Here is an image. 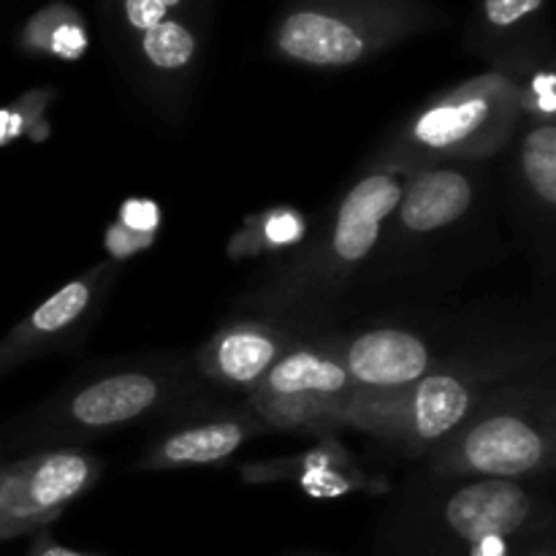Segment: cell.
<instances>
[{
    "label": "cell",
    "instance_id": "obj_1",
    "mask_svg": "<svg viewBox=\"0 0 556 556\" xmlns=\"http://www.w3.org/2000/svg\"><path fill=\"white\" fill-rule=\"evenodd\" d=\"M410 174L375 168L340 201L329 231L275 271L248 304L269 313H293L329 302L372 255Z\"/></svg>",
    "mask_w": 556,
    "mask_h": 556
},
{
    "label": "cell",
    "instance_id": "obj_11",
    "mask_svg": "<svg viewBox=\"0 0 556 556\" xmlns=\"http://www.w3.org/2000/svg\"><path fill=\"white\" fill-rule=\"evenodd\" d=\"M293 348L291 337L266 320L223 326L195 353L201 375L226 389L253 391L264 375Z\"/></svg>",
    "mask_w": 556,
    "mask_h": 556
},
{
    "label": "cell",
    "instance_id": "obj_14",
    "mask_svg": "<svg viewBox=\"0 0 556 556\" xmlns=\"http://www.w3.org/2000/svg\"><path fill=\"white\" fill-rule=\"evenodd\" d=\"M476 199V185L459 168H418L407 177L394 220L407 237L440 231L459 220Z\"/></svg>",
    "mask_w": 556,
    "mask_h": 556
},
{
    "label": "cell",
    "instance_id": "obj_20",
    "mask_svg": "<svg viewBox=\"0 0 556 556\" xmlns=\"http://www.w3.org/2000/svg\"><path fill=\"white\" fill-rule=\"evenodd\" d=\"M117 223L130 231L144 233V237H155L157 228H161V210L150 199H128L119 206Z\"/></svg>",
    "mask_w": 556,
    "mask_h": 556
},
{
    "label": "cell",
    "instance_id": "obj_24",
    "mask_svg": "<svg viewBox=\"0 0 556 556\" xmlns=\"http://www.w3.org/2000/svg\"><path fill=\"white\" fill-rule=\"evenodd\" d=\"M30 556H85V554H76V552H68V548H63V546H54L47 535H41L36 541V546L30 548Z\"/></svg>",
    "mask_w": 556,
    "mask_h": 556
},
{
    "label": "cell",
    "instance_id": "obj_13",
    "mask_svg": "<svg viewBox=\"0 0 556 556\" xmlns=\"http://www.w3.org/2000/svg\"><path fill=\"white\" fill-rule=\"evenodd\" d=\"M258 432H264V424L255 416H248V413H233V416H217L199 424H188V427L174 429L172 434L157 440L141 456L136 470L168 472L217 465V462L231 459Z\"/></svg>",
    "mask_w": 556,
    "mask_h": 556
},
{
    "label": "cell",
    "instance_id": "obj_15",
    "mask_svg": "<svg viewBox=\"0 0 556 556\" xmlns=\"http://www.w3.org/2000/svg\"><path fill=\"white\" fill-rule=\"evenodd\" d=\"M277 49L315 68H345L369 54L362 27L324 11H296L277 30Z\"/></svg>",
    "mask_w": 556,
    "mask_h": 556
},
{
    "label": "cell",
    "instance_id": "obj_3",
    "mask_svg": "<svg viewBox=\"0 0 556 556\" xmlns=\"http://www.w3.org/2000/svg\"><path fill=\"white\" fill-rule=\"evenodd\" d=\"M521 87L486 74L424 106L383 155V168L418 172L438 161H478L503 150L521 123Z\"/></svg>",
    "mask_w": 556,
    "mask_h": 556
},
{
    "label": "cell",
    "instance_id": "obj_19",
    "mask_svg": "<svg viewBox=\"0 0 556 556\" xmlns=\"http://www.w3.org/2000/svg\"><path fill=\"white\" fill-rule=\"evenodd\" d=\"M25 43L33 49H41V52H52L58 58L76 60L87 47V38L81 25H76L74 16L68 20H52V11H43L36 20L27 25L25 30Z\"/></svg>",
    "mask_w": 556,
    "mask_h": 556
},
{
    "label": "cell",
    "instance_id": "obj_8",
    "mask_svg": "<svg viewBox=\"0 0 556 556\" xmlns=\"http://www.w3.org/2000/svg\"><path fill=\"white\" fill-rule=\"evenodd\" d=\"M538 497L519 481H470L445 503V525L470 556H510V543L535 525Z\"/></svg>",
    "mask_w": 556,
    "mask_h": 556
},
{
    "label": "cell",
    "instance_id": "obj_12",
    "mask_svg": "<svg viewBox=\"0 0 556 556\" xmlns=\"http://www.w3.org/2000/svg\"><path fill=\"white\" fill-rule=\"evenodd\" d=\"M242 478L248 483H296L304 494L315 500H337L356 492L380 494L389 489L386 481L364 472L351 456V451L342 448L331 434H326L315 448L299 456L244 465Z\"/></svg>",
    "mask_w": 556,
    "mask_h": 556
},
{
    "label": "cell",
    "instance_id": "obj_26",
    "mask_svg": "<svg viewBox=\"0 0 556 556\" xmlns=\"http://www.w3.org/2000/svg\"><path fill=\"white\" fill-rule=\"evenodd\" d=\"M525 556H554L552 552H530V554H525Z\"/></svg>",
    "mask_w": 556,
    "mask_h": 556
},
{
    "label": "cell",
    "instance_id": "obj_21",
    "mask_svg": "<svg viewBox=\"0 0 556 556\" xmlns=\"http://www.w3.org/2000/svg\"><path fill=\"white\" fill-rule=\"evenodd\" d=\"M152 239L155 237H144V233H136V231H130V228L114 223V226H109V231H106V250L112 258L125 261V258H130V255L141 253L144 248H150Z\"/></svg>",
    "mask_w": 556,
    "mask_h": 556
},
{
    "label": "cell",
    "instance_id": "obj_10",
    "mask_svg": "<svg viewBox=\"0 0 556 556\" xmlns=\"http://www.w3.org/2000/svg\"><path fill=\"white\" fill-rule=\"evenodd\" d=\"M362 394L396 391L434 369L432 348L407 329H369L320 342Z\"/></svg>",
    "mask_w": 556,
    "mask_h": 556
},
{
    "label": "cell",
    "instance_id": "obj_17",
    "mask_svg": "<svg viewBox=\"0 0 556 556\" xmlns=\"http://www.w3.org/2000/svg\"><path fill=\"white\" fill-rule=\"evenodd\" d=\"M521 172L527 188L546 210H554L556 201V125L535 123L521 144Z\"/></svg>",
    "mask_w": 556,
    "mask_h": 556
},
{
    "label": "cell",
    "instance_id": "obj_5",
    "mask_svg": "<svg viewBox=\"0 0 556 556\" xmlns=\"http://www.w3.org/2000/svg\"><path fill=\"white\" fill-rule=\"evenodd\" d=\"M356 394L345 369L315 342L293 345L250 391V407L264 429L326 438L342 429Z\"/></svg>",
    "mask_w": 556,
    "mask_h": 556
},
{
    "label": "cell",
    "instance_id": "obj_23",
    "mask_svg": "<svg viewBox=\"0 0 556 556\" xmlns=\"http://www.w3.org/2000/svg\"><path fill=\"white\" fill-rule=\"evenodd\" d=\"M541 3L543 0H486V20L497 27H508L541 9Z\"/></svg>",
    "mask_w": 556,
    "mask_h": 556
},
{
    "label": "cell",
    "instance_id": "obj_2",
    "mask_svg": "<svg viewBox=\"0 0 556 556\" xmlns=\"http://www.w3.org/2000/svg\"><path fill=\"white\" fill-rule=\"evenodd\" d=\"M525 367L519 356L434 367L416 383L380 394H362L348 407L342 429H358L407 454H427L456 432L505 378Z\"/></svg>",
    "mask_w": 556,
    "mask_h": 556
},
{
    "label": "cell",
    "instance_id": "obj_9",
    "mask_svg": "<svg viewBox=\"0 0 556 556\" xmlns=\"http://www.w3.org/2000/svg\"><path fill=\"white\" fill-rule=\"evenodd\" d=\"M114 280V264H101L87 275L74 277L68 286L47 299L41 307L33 309L22 324H16L0 340V378L30 358L58 351L65 342L79 334L81 326L96 313L98 302Z\"/></svg>",
    "mask_w": 556,
    "mask_h": 556
},
{
    "label": "cell",
    "instance_id": "obj_6",
    "mask_svg": "<svg viewBox=\"0 0 556 556\" xmlns=\"http://www.w3.org/2000/svg\"><path fill=\"white\" fill-rule=\"evenodd\" d=\"M101 478L103 462L79 448H49L0 462V543L58 521Z\"/></svg>",
    "mask_w": 556,
    "mask_h": 556
},
{
    "label": "cell",
    "instance_id": "obj_18",
    "mask_svg": "<svg viewBox=\"0 0 556 556\" xmlns=\"http://www.w3.org/2000/svg\"><path fill=\"white\" fill-rule=\"evenodd\" d=\"M141 52L161 71L188 68L195 54V38L179 22L163 20L161 25L141 33Z\"/></svg>",
    "mask_w": 556,
    "mask_h": 556
},
{
    "label": "cell",
    "instance_id": "obj_25",
    "mask_svg": "<svg viewBox=\"0 0 556 556\" xmlns=\"http://www.w3.org/2000/svg\"><path fill=\"white\" fill-rule=\"evenodd\" d=\"M157 3H161V5H166V9H174V5H177L179 0H157Z\"/></svg>",
    "mask_w": 556,
    "mask_h": 556
},
{
    "label": "cell",
    "instance_id": "obj_7",
    "mask_svg": "<svg viewBox=\"0 0 556 556\" xmlns=\"http://www.w3.org/2000/svg\"><path fill=\"white\" fill-rule=\"evenodd\" d=\"M179 391L182 375L174 367L106 372L65 394L58 407H47L30 434L52 440L114 432L166 407Z\"/></svg>",
    "mask_w": 556,
    "mask_h": 556
},
{
    "label": "cell",
    "instance_id": "obj_16",
    "mask_svg": "<svg viewBox=\"0 0 556 556\" xmlns=\"http://www.w3.org/2000/svg\"><path fill=\"white\" fill-rule=\"evenodd\" d=\"M307 217L291 206H275V210L258 212L244 220V226L228 242V255L233 261L250 258V255H269L280 250L296 248L307 237Z\"/></svg>",
    "mask_w": 556,
    "mask_h": 556
},
{
    "label": "cell",
    "instance_id": "obj_4",
    "mask_svg": "<svg viewBox=\"0 0 556 556\" xmlns=\"http://www.w3.org/2000/svg\"><path fill=\"white\" fill-rule=\"evenodd\" d=\"M434 470L476 481H525L554 467L552 410L525 389H500L432 448Z\"/></svg>",
    "mask_w": 556,
    "mask_h": 556
},
{
    "label": "cell",
    "instance_id": "obj_22",
    "mask_svg": "<svg viewBox=\"0 0 556 556\" xmlns=\"http://www.w3.org/2000/svg\"><path fill=\"white\" fill-rule=\"evenodd\" d=\"M43 112V103H38L36 109L25 106V101L16 103L14 109H3L0 112V144H9L11 139H16L20 134H25L27 128L36 125V114Z\"/></svg>",
    "mask_w": 556,
    "mask_h": 556
}]
</instances>
